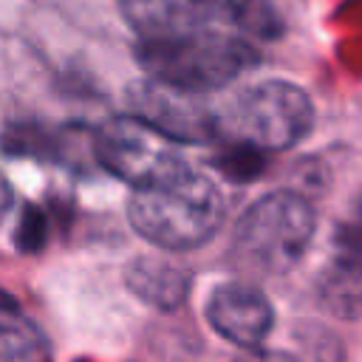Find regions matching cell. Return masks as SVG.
<instances>
[{
	"label": "cell",
	"mask_w": 362,
	"mask_h": 362,
	"mask_svg": "<svg viewBox=\"0 0 362 362\" xmlns=\"http://www.w3.org/2000/svg\"><path fill=\"white\" fill-rule=\"evenodd\" d=\"M96 164L136 189L170 181L187 173L175 141L141 122L139 116H113L93 133Z\"/></svg>",
	"instance_id": "cell-5"
},
{
	"label": "cell",
	"mask_w": 362,
	"mask_h": 362,
	"mask_svg": "<svg viewBox=\"0 0 362 362\" xmlns=\"http://www.w3.org/2000/svg\"><path fill=\"white\" fill-rule=\"evenodd\" d=\"M136 59L153 79L192 93H206L229 85L252 68L257 62V51L240 37L198 28L173 37L139 40Z\"/></svg>",
	"instance_id": "cell-2"
},
{
	"label": "cell",
	"mask_w": 362,
	"mask_h": 362,
	"mask_svg": "<svg viewBox=\"0 0 362 362\" xmlns=\"http://www.w3.org/2000/svg\"><path fill=\"white\" fill-rule=\"evenodd\" d=\"M122 11L139 40L187 34L209 28V23L269 31V17L263 14L260 0H122Z\"/></svg>",
	"instance_id": "cell-6"
},
{
	"label": "cell",
	"mask_w": 362,
	"mask_h": 362,
	"mask_svg": "<svg viewBox=\"0 0 362 362\" xmlns=\"http://www.w3.org/2000/svg\"><path fill=\"white\" fill-rule=\"evenodd\" d=\"M311 235V204L291 189H277L257 198L240 215L235 229V257L252 272L280 274L303 257Z\"/></svg>",
	"instance_id": "cell-3"
},
{
	"label": "cell",
	"mask_w": 362,
	"mask_h": 362,
	"mask_svg": "<svg viewBox=\"0 0 362 362\" xmlns=\"http://www.w3.org/2000/svg\"><path fill=\"white\" fill-rule=\"evenodd\" d=\"M42 354V337L23 317L0 308V362H34Z\"/></svg>",
	"instance_id": "cell-11"
},
{
	"label": "cell",
	"mask_w": 362,
	"mask_h": 362,
	"mask_svg": "<svg viewBox=\"0 0 362 362\" xmlns=\"http://www.w3.org/2000/svg\"><path fill=\"white\" fill-rule=\"evenodd\" d=\"M209 325L240 348H257L272 331L274 311L266 294L249 283H226L215 288L206 305Z\"/></svg>",
	"instance_id": "cell-8"
},
{
	"label": "cell",
	"mask_w": 362,
	"mask_h": 362,
	"mask_svg": "<svg viewBox=\"0 0 362 362\" xmlns=\"http://www.w3.org/2000/svg\"><path fill=\"white\" fill-rule=\"evenodd\" d=\"M127 218L153 246L187 252L218 232L223 221V195L209 178L187 170L170 181L136 189L127 201Z\"/></svg>",
	"instance_id": "cell-1"
},
{
	"label": "cell",
	"mask_w": 362,
	"mask_h": 362,
	"mask_svg": "<svg viewBox=\"0 0 362 362\" xmlns=\"http://www.w3.org/2000/svg\"><path fill=\"white\" fill-rule=\"evenodd\" d=\"M8 209H11V187L0 173V221L8 215Z\"/></svg>",
	"instance_id": "cell-15"
},
{
	"label": "cell",
	"mask_w": 362,
	"mask_h": 362,
	"mask_svg": "<svg viewBox=\"0 0 362 362\" xmlns=\"http://www.w3.org/2000/svg\"><path fill=\"white\" fill-rule=\"evenodd\" d=\"M238 362H300V359H294L291 354H283V351H257V348H249Z\"/></svg>",
	"instance_id": "cell-14"
},
{
	"label": "cell",
	"mask_w": 362,
	"mask_h": 362,
	"mask_svg": "<svg viewBox=\"0 0 362 362\" xmlns=\"http://www.w3.org/2000/svg\"><path fill=\"white\" fill-rule=\"evenodd\" d=\"M127 286L144 303L158 308H175L187 297L189 277L184 269L161 257H136L127 266Z\"/></svg>",
	"instance_id": "cell-9"
},
{
	"label": "cell",
	"mask_w": 362,
	"mask_h": 362,
	"mask_svg": "<svg viewBox=\"0 0 362 362\" xmlns=\"http://www.w3.org/2000/svg\"><path fill=\"white\" fill-rule=\"evenodd\" d=\"M215 167L235 178V181H246L252 175L260 173L263 167V150L252 147V144H243V141H229V147H223L215 158Z\"/></svg>",
	"instance_id": "cell-12"
},
{
	"label": "cell",
	"mask_w": 362,
	"mask_h": 362,
	"mask_svg": "<svg viewBox=\"0 0 362 362\" xmlns=\"http://www.w3.org/2000/svg\"><path fill=\"white\" fill-rule=\"evenodd\" d=\"M320 297L322 305L342 320L362 314V257L356 249L342 246L331 269H325L322 274Z\"/></svg>",
	"instance_id": "cell-10"
},
{
	"label": "cell",
	"mask_w": 362,
	"mask_h": 362,
	"mask_svg": "<svg viewBox=\"0 0 362 362\" xmlns=\"http://www.w3.org/2000/svg\"><path fill=\"white\" fill-rule=\"evenodd\" d=\"M17 246L23 252H37L45 238H48V218L42 209H37L34 204H28L20 215V223H17Z\"/></svg>",
	"instance_id": "cell-13"
},
{
	"label": "cell",
	"mask_w": 362,
	"mask_h": 362,
	"mask_svg": "<svg viewBox=\"0 0 362 362\" xmlns=\"http://www.w3.org/2000/svg\"><path fill=\"white\" fill-rule=\"evenodd\" d=\"M127 105L133 116H139L173 141L201 144L218 133V116L204 105L201 93L167 85L153 76L130 82Z\"/></svg>",
	"instance_id": "cell-7"
},
{
	"label": "cell",
	"mask_w": 362,
	"mask_h": 362,
	"mask_svg": "<svg viewBox=\"0 0 362 362\" xmlns=\"http://www.w3.org/2000/svg\"><path fill=\"white\" fill-rule=\"evenodd\" d=\"M314 124L308 93L291 82L269 79L243 90L229 110L232 141L252 144L263 153L294 147Z\"/></svg>",
	"instance_id": "cell-4"
}]
</instances>
